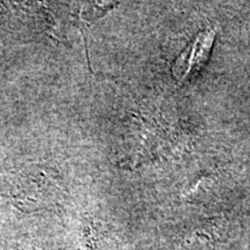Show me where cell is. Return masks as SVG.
Instances as JSON below:
<instances>
[{
    "instance_id": "cell-1",
    "label": "cell",
    "mask_w": 250,
    "mask_h": 250,
    "mask_svg": "<svg viewBox=\"0 0 250 250\" xmlns=\"http://www.w3.org/2000/svg\"><path fill=\"white\" fill-rule=\"evenodd\" d=\"M214 35V29L202 31L195 42L188 46L186 51L177 59L173 68L174 76L177 78V80H187V78H189V76L198 71L205 64L213 44Z\"/></svg>"
}]
</instances>
